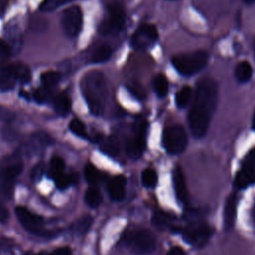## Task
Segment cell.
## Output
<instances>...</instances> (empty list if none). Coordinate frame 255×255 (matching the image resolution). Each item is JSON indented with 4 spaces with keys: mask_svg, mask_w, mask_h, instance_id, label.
Returning <instances> with one entry per match:
<instances>
[{
    "mask_svg": "<svg viewBox=\"0 0 255 255\" xmlns=\"http://www.w3.org/2000/svg\"><path fill=\"white\" fill-rule=\"evenodd\" d=\"M217 98V85L212 79H203L198 83L187 118L195 137H202L206 133L216 109Z\"/></svg>",
    "mask_w": 255,
    "mask_h": 255,
    "instance_id": "obj_1",
    "label": "cell"
},
{
    "mask_svg": "<svg viewBox=\"0 0 255 255\" xmlns=\"http://www.w3.org/2000/svg\"><path fill=\"white\" fill-rule=\"evenodd\" d=\"M81 89L91 113L101 116L104 113L108 98V86L105 75L99 71L87 73L81 81Z\"/></svg>",
    "mask_w": 255,
    "mask_h": 255,
    "instance_id": "obj_2",
    "label": "cell"
},
{
    "mask_svg": "<svg viewBox=\"0 0 255 255\" xmlns=\"http://www.w3.org/2000/svg\"><path fill=\"white\" fill-rule=\"evenodd\" d=\"M23 161L20 154L6 156L0 163V198L11 199L14 182L22 172Z\"/></svg>",
    "mask_w": 255,
    "mask_h": 255,
    "instance_id": "obj_3",
    "label": "cell"
},
{
    "mask_svg": "<svg viewBox=\"0 0 255 255\" xmlns=\"http://www.w3.org/2000/svg\"><path fill=\"white\" fill-rule=\"evenodd\" d=\"M123 243L133 253L144 255L151 253L156 246V238L147 229L130 230L124 234Z\"/></svg>",
    "mask_w": 255,
    "mask_h": 255,
    "instance_id": "obj_4",
    "label": "cell"
},
{
    "mask_svg": "<svg viewBox=\"0 0 255 255\" xmlns=\"http://www.w3.org/2000/svg\"><path fill=\"white\" fill-rule=\"evenodd\" d=\"M208 62V54L198 50L177 55L172 58L171 63L175 70L183 76H192L202 70Z\"/></svg>",
    "mask_w": 255,
    "mask_h": 255,
    "instance_id": "obj_5",
    "label": "cell"
},
{
    "mask_svg": "<svg viewBox=\"0 0 255 255\" xmlns=\"http://www.w3.org/2000/svg\"><path fill=\"white\" fill-rule=\"evenodd\" d=\"M162 144L170 154L181 153L187 144V135L180 125L167 127L162 134Z\"/></svg>",
    "mask_w": 255,
    "mask_h": 255,
    "instance_id": "obj_6",
    "label": "cell"
},
{
    "mask_svg": "<svg viewBox=\"0 0 255 255\" xmlns=\"http://www.w3.org/2000/svg\"><path fill=\"white\" fill-rule=\"evenodd\" d=\"M125 20L126 16L123 8L120 5L115 4L110 7L108 16L100 24L99 33L106 36L117 35L124 28Z\"/></svg>",
    "mask_w": 255,
    "mask_h": 255,
    "instance_id": "obj_7",
    "label": "cell"
},
{
    "mask_svg": "<svg viewBox=\"0 0 255 255\" xmlns=\"http://www.w3.org/2000/svg\"><path fill=\"white\" fill-rule=\"evenodd\" d=\"M213 230L204 222L191 223L182 230L183 239L196 247H201L207 243Z\"/></svg>",
    "mask_w": 255,
    "mask_h": 255,
    "instance_id": "obj_8",
    "label": "cell"
},
{
    "mask_svg": "<svg viewBox=\"0 0 255 255\" xmlns=\"http://www.w3.org/2000/svg\"><path fill=\"white\" fill-rule=\"evenodd\" d=\"M255 183V147L246 154L242 165L236 173L234 186L245 188Z\"/></svg>",
    "mask_w": 255,
    "mask_h": 255,
    "instance_id": "obj_9",
    "label": "cell"
},
{
    "mask_svg": "<svg viewBox=\"0 0 255 255\" xmlns=\"http://www.w3.org/2000/svg\"><path fill=\"white\" fill-rule=\"evenodd\" d=\"M83 25V14L78 6L66 9L61 16V26L64 33L71 38L79 35Z\"/></svg>",
    "mask_w": 255,
    "mask_h": 255,
    "instance_id": "obj_10",
    "label": "cell"
},
{
    "mask_svg": "<svg viewBox=\"0 0 255 255\" xmlns=\"http://www.w3.org/2000/svg\"><path fill=\"white\" fill-rule=\"evenodd\" d=\"M135 128L136 130L134 136H132L126 145V152L131 159L139 158L144 150L147 124L146 122L141 121L136 124Z\"/></svg>",
    "mask_w": 255,
    "mask_h": 255,
    "instance_id": "obj_11",
    "label": "cell"
},
{
    "mask_svg": "<svg viewBox=\"0 0 255 255\" xmlns=\"http://www.w3.org/2000/svg\"><path fill=\"white\" fill-rule=\"evenodd\" d=\"M157 30L153 25L143 24L137 28L130 39L131 46L136 50L147 49L157 40Z\"/></svg>",
    "mask_w": 255,
    "mask_h": 255,
    "instance_id": "obj_12",
    "label": "cell"
},
{
    "mask_svg": "<svg viewBox=\"0 0 255 255\" xmlns=\"http://www.w3.org/2000/svg\"><path fill=\"white\" fill-rule=\"evenodd\" d=\"M53 138L46 132H35L31 134L22 144L21 152L26 155H37L52 143Z\"/></svg>",
    "mask_w": 255,
    "mask_h": 255,
    "instance_id": "obj_13",
    "label": "cell"
},
{
    "mask_svg": "<svg viewBox=\"0 0 255 255\" xmlns=\"http://www.w3.org/2000/svg\"><path fill=\"white\" fill-rule=\"evenodd\" d=\"M17 218L22 226L31 233H40L43 228V219L37 214L32 213L30 210L23 206H18L15 210Z\"/></svg>",
    "mask_w": 255,
    "mask_h": 255,
    "instance_id": "obj_14",
    "label": "cell"
},
{
    "mask_svg": "<svg viewBox=\"0 0 255 255\" xmlns=\"http://www.w3.org/2000/svg\"><path fill=\"white\" fill-rule=\"evenodd\" d=\"M19 81L16 64L0 67V90L9 91L12 90Z\"/></svg>",
    "mask_w": 255,
    "mask_h": 255,
    "instance_id": "obj_15",
    "label": "cell"
},
{
    "mask_svg": "<svg viewBox=\"0 0 255 255\" xmlns=\"http://www.w3.org/2000/svg\"><path fill=\"white\" fill-rule=\"evenodd\" d=\"M172 179H173V187H174V192L177 197V199L180 202L185 203L188 198V192H187V186H186V181L185 177L183 174V171L180 166H176L173 170L172 174Z\"/></svg>",
    "mask_w": 255,
    "mask_h": 255,
    "instance_id": "obj_16",
    "label": "cell"
},
{
    "mask_svg": "<svg viewBox=\"0 0 255 255\" xmlns=\"http://www.w3.org/2000/svg\"><path fill=\"white\" fill-rule=\"evenodd\" d=\"M237 208V196L235 193H232L226 199L223 211V226L225 230H229L233 227L236 216Z\"/></svg>",
    "mask_w": 255,
    "mask_h": 255,
    "instance_id": "obj_17",
    "label": "cell"
},
{
    "mask_svg": "<svg viewBox=\"0 0 255 255\" xmlns=\"http://www.w3.org/2000/svg\"><path fill=\"white\" fill-rule=\"evenodd\" d=\"M109 194L112 199L120 201L125 197L126 178L123 175L115 176L109 183Z\"/></svg>",
    "mask_w": 255,
    "mask_h": 255,
    "instance_id": "obj_18",
    "label": "cell"
},
{
    "mask_svg": "<svg viewBox=\"0 0 255 255\" xmlns=\"http://www.w3.org/2000/svg\"><path fill=\"white\" fill-rule=\"evenodd\" d=\"M112 52V48L109 45L102 44L92 52L90 56V62L94 64L105 63L111 58Z\"/></svg>",
    "mask_w": 255,
    "mask_h": 255,
    "instance_id": "obj_19",
    "label": "cell"
},
{
    "mask_svg": "<svg viewBox=\"0 0 255 255\" xmlns=\"http://www.w3.org/2000/svg\"><path fill=\"white\" fill-rule=\"evenodd\" d=\"M72 102L66 93L59 94L54 100V109L60 116H66L70 113Z\"/></svg>",
    "mask_w": 255,
    "mask_h": 255,
    "instance_id": "obj_20",
    "label": "cell"
},
{
    "mask_svg": "<svg viewBox=\"0 0 255 255\" xmlns=\"http://www.w3.org/2000/svg\"><path fill=\"white\" fill-rule=\"evenodd\" d=\"M252 72L253 71L251 65L246 61H242L236 65L234 76L239 83H246L251 79Z\"/></svg>",
    "mask_w": 255,
    "mask_h": 255,
    "instance_id": "obj_21",
    "label": "cell"
},
{
    "mask_svg": "<svg viewBox=\"0 0 255 255\" xmlns=\"http://www.w3.org/2000/svg\"><path fill=\"white\" fill-rule=\"evenodd\" d=\"M92 222H93V218L90 215H84L79 219H77L71 225V231L77 235L85 234L89 230Z\"/></svg>",
    "mask_w": 255,
    "mask_h": 255,
    "instance_id": "obj_22",
    "label": "cell"
},
{
    "mask_svg": "<svg viewBox=\"0 0 255 255\" xmlns=\"http://www.w3.org/2000/svg\"><path fill=\"white\" fill-rule=\"evenodd\" d=\"M152 85H153V89L156 93V95L158 97H164L167 92H168V82L166 80V78L161 75L158 74L153 78L152 81Z\"/></svg>",
    "mask_w": 255,
    "mask_h": 255,
    "instance_id": "obj_23",
    "label": "cell"
},
{
    "mask_svg": "<svg viewBox=\"0 0 255 255\" xmlns=\"http://www.w3.org/2000/svg\"><path fill=\"white\" fill-rule=\"evenodd\" d=\"M64 168H65V163L63 159L58 156L53 157L49 165V176L52 177L53 179L57 178L59 175L64 173Z\"/></svg>",
    "mask_w": 255,
    "mask_h": 255,
    "instance_id": "obj_24",
    "label": "cell"
},
{
    "mask_svg": "<svg viewBox=\"0 0 255 255\" xmlns=\"http://www.w3.org/2000/svg\"><path fill=\"white\" fill-rule=\"evenodd\" d=\"M84 172H85V177L87 181L91 184L99 183L103 179V173L92 164H87Z\"/></svg>",
    "mask_w": 255,
    "mask_h": 255,
    "instance_id": "obj_25",
    "label": "cell"
},
{
    "mask_svg": "<svg viewBox=\"0 0 255 255\" xmlns=\"http://www.w3.org/2000/svg\"><path fill=\"white\" fill-rule=\"evenodd\" d=\"M60 79H61L60 74L55 71H47V72L43 73L41 76L42 84L47 89H51V88L55 87L59 83Z\"/></svg>",
    "mask_w": 255,
    "mask_h": 255,
    "instance_id": "obj_26",
    "label": "cell"
},
{
    "mask_svg": "<svg viewBox=\"0 0 255 255\" xmlns=\"http://www.w3.org/2000/svg\"><path fill=\"white\" fill-rule=\"evenodd\" d=\"M85 201L89 206L97 207L102 201V195L97 188L90 187L85 193Z\"/></svg>",
    "mask_w": 255,
    "mask_h": 255,
    "instance_id": "obj_27",
    "label": "cell"
},
{
    "mask_svg": "<svg viewBox=\"0 0 255 255\" xmlns=\"http://www.w3.org/2000/svg\"><path fill=\"white\" fill-rule=\"evenodd\" d=\"M151 221H152V224L157 228H164L170 225L172 221V217L168 213L157 211L153 214Z\"/></svg>",
    "mask_w": 255,
    "mask_h": 255,
    "instance_id": "obj_28",
    "label": "cell"
},
{
    "mask_svg": "<svg viewBox=\"0 0 255 255\" xmlns=\"http://www.w3.org/2000/svg\"><path fill=\"white\" fill-rule=\"evenodd\" d=\"M191 97V89L188 86L182 87L176 94L175 96V103L178 108H184Z\"/></svg>",
    "mask_w": 255,
    "mask_h": 255,
    "instance_id": "obj_29",
    "label": "cell"
},
{
    "mask_svg": "<svg viewBox=\"0 0 255 255\" xmlns=\"http://www.w3.org/2000/svg\"><path fill=\"white\" fill-rule=\"evenodd\" d=\"M141 181L145 187L152 188L157 183V174L152 168H145L141 173Z\"/></svg>",
    "mask_w": 255,
    "mask_h": 255,
    "instance_id": "obj_30",
    "label": "cell"
},
{
    "mask_svg": "<svg viewBox=\"0 0 255 255\" xmlns=\"http://www.w3.org/2000/svg\"><path fill=\"white\" fill-rule=\"evenodd\" d=\"M70 130L76 134L79 137H86L87 136V131H86V127L82 121L79 119H74L70 122L69 125Z\"/></svg>",
    "mask_w": 255,
    "mask_h": 255,
    "instance_id": "obj_31",
    "label": "cell"
},
{
    "mask_svg": "<svg viewBox=\"0 0 255 255\" xmlns=\"http://www.w3.org/2000/svg\"><path fill=\"white\" fill-rule=\"evenodd\" d=\"M73 0H43L40 8L42 11L51 12Z\"/></svg>",
    "mask_w": 255,
    "mask_h": 255,
    "instance_id": "obj_32",
    "label": "cell"
},
{
    "mask_svg": "<svg viewBox=\"0 0 255 255\" xmlns=\"http://www.w3.org/2000/svg\"><path fill=\"white\" fill-rule=\"evenodd\" d=\"M56 186L60 189H65L67 187H69L70 185H72L75 181H76V176L73 174H66V173H62L61 175H59L57 178L54 179Z\"/></svg>",
    "mask_w": 255,
    "mask_h": 255,
    "instance_id": "obj_33",
    "label": "cell"
},
{
    "mask_svg": "<svg viewBox=\"0 0 255 255\" xmlns=\"http://www.w3.org/2000/svg\"><path fill=\"white\" fill-rule=\"evenodd\" d=\"M102 149L106 152V153H109V154H112V155H115V154H118V151H119V146L117 144V141L114 139V138H106L102 141Z\"/></svg>",
    "mask_w": 255,
    "mask_h": 255,
    "instance_id": "obj_34",
    "label": "cell"
},
{
    "mask_svg": "<svg viewBox=\"0 0 255 255\" xmlns=\"http://www.w3.org/2000/svg\"><path fill=\"white\" fill-rule=\"evenodd\" d=\"M45 168H46V166H45L44 162H39L38 164H36L31 171L32 180H34V181L40 180L45 172Z\"/></svg>",
    "mask_w": 255,
    "mask_h": 255,
    "instance_id": "obj_35",
    "label": "cell"
},
{
    "mask_svg": "<svg viewBox=\"0 0 255 255\" xmlns=\"http://www.w3.org/2000/svg\"><path fill=\"white\" fill-rule=\"evenodd\" d=\"M48 90L47 88H41V89H38L35 94H34V97H35V100L39 103H44L47 98H48Z\"/></svg>",
    "mask_w": 255,
    "mask_h": 255,
    "instance_id": "obj_36",
    "label": "cell"
},
{
    "mask_svg": "<svg viewBox=\"0 0 255 255\" xmlns=\"http://www.w3.org/2000/svg\"><path fill=\"white\" fill-rule=\"evenodd\" d=\"M10 54L9 46L2 40H0V63L4 62Z\"/></svg>",
    "mask_w": 255,
    "mask_h": 255,
    "instance_id": "obj_37",
    "label": "cell"
},
{
    "mask_svg": "<svg viewBox=\"0 0 255 255\" xmlns=\"http://www.w3.org/2000/svg\"><path fill=\"white\" fill-rule=\"evenodd\" d=\"M128 89H129V91H130L133 95H135L137 98H140V99L144 98V92H143V90L141 89V87H140L138 84L132 83V84H130V85L128 86Z\"/></svg>",
    "mask_w": 255,
    "mask_h": 255,
    "instance_id": "obj_38",
    "label": "cell"
},
{
    "mask_svg": "<svg viewBox=\"0 0 255 255\" xmlns=\"http://www.w3.org/2000/svg\"><path fill=\"white\" fill-rule=\"evenodd\" d=\"M49 255H73V254H72L71 248L65 246V247H60L55 249Z\"/></svg>",
    "mask_w": 255,
    "mask_h": 255,
    "instance_id": "obj_39",
    "label": "cell"
},
{
    "mask_svg": "<svg viewBox=\"0 0 255 255\" xmlns=\"http://www.w3.org/2000/svg\"><path fill=\"white\" fill-rule=\"evenodd\" d=\"M9 218V212L7 208L0 203V222H6Z\"/></svg>",
    "mask_w": 255,
    "mask_h": 255,
    "instance_id": "obj_40",
    "label": "cell"
},
{
    "mask_svg": "<svg viewBox=\"0 0 255 255\" xmlns=\"http://www.w3.org/2000/svg\"><path fill=\"white\" fill-rule=\"evenodd\" d=\"M166 255H185V253H184L183 249L180 248L179 246H174L169 249V251L167 252Z\"/></svg>",
    "mask_w": 255,
    "mask_h": 255,
    "instance_id": "obj_41",
    "label": "cell"
},
{
    "mask_svg": "<svg viewBox=\"0 0 255 255\" xmlns=\"http://www.w3.org/2000/svg\"><path fill=\"white\" fill-rule=\"evenodd\" d=\"M9 0H0V17L5 13Z\"/></svg>",
    "mask_w": 255,
    "mask_h": 255,
    "instance_id": "obj_42",
    "label": "cell"
},
{
    "mask_svg": "<svg viewBox=\"0 0 255 255\" xmlns=\"http://www.w3.org/2000/svg\"><path fill=\"white\" fill-rule=\"evenodd\" d=\"M11 118V114L5 109L0 108V120H7Z\"/></svg>",
    "mask_w": 255,
    "mask_h": 255,
    "instance_id": "obj_43",
    "label": "cell"
},
{
    "mask_svg": "<svg viewBox=\"0 0 255 255\" xmlns=\"http://www.w3.org/2000/svg\"><path fill=\"white\" fill-rule=\"evenodd\" d=\"M252 128L255 130V111H254V115H253V120H252Z\"/></svg>",
    "mask_w": 255,
    "mask_h": 255,
    "instance_id": "obj_44",
    "label": "cell"
},
{
    "mask_svg": "<svg viewBox=\"0 0 255 255\" xmlns=\"http://www.w3.org/2000/svg\"><path fill=\"white\" fill-rule=\"evenodd\" d=\"M245 3H247V4H251V3H253V2H255V0H243Z\"/></svg>",
    "mask_w": 255,
    "mask_h": 255,
    "instance_id": "obj_45",
    "label": "cell"
},
{
    "mask_svg": "<svg viewBox=\"0 0 255 255\" xmlns=\"http://www.w3.org/2000/svg\"><path fill=\"white\" fill-rule=\"evenodd\" d=\"M254 50H255V39H254Z\"/></svg>",
    "mask_w": 255,
    "mask_h": 255,
    "instance_id": "obj_46",
    "label": "cell"
},
{
    "mask_svg": "<svg viewBox=\"0 0 255 255\" xmlns=\"http://www.w3.org/2000/svg\"><path fill=\"white\" fill-rule=\"evenodd\" d=\"M254 220H255V211H254Z\"/></svg>",
    "mask_w": 255,
    "mask_h": 255,
    "instance_id": "obj_47",
    "label": "cell"
}]
</instances>
